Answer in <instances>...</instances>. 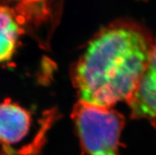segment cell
<instances>
[{"mask_svg":"<svg viewBox=\"0 0 156 155\" xmlns=\"http://www.w3.org/2000/svg\"><path fill=\"white\" fill-rule=\"evenodd\" d=\"M154 40L135 22L109 27L92 40L73 74L80 100L110 108L136 90Z\"/></svg>","mask_w":156,"mask_h":155,"instance_id":"1","label":"cell"},{"mask_svg":"<svg viewBox=\"0 0 156 155\" xmlns=\"http://www.w3.org/2000/svg\"><path fill=\"white\" fill-rule=\"evenodd\" d=\"M82 147L88 155H120L125 118L110 108L79 100L72 112Z\"/></svg>","mask_w":156,"mask_h":155,"instance_id":"2","label":"cell"},{"mask_svg":"<svg viewBox=\"0 0 156 155\" xmlns=\"http://www.w3.org/2000/svg\"><path fill=\"white\" fill-rule=\"evenodd\" d=\"M127 103L132 118L147 120L156 128V39L138 86Z\"/></svg>","mask_w":156,"mask_h":155,"instance_id":"3","label":"cell"},{"mask_svg":"<svg viewBox=\"0 0 156 155\" xmlns=\"http://www.w3.org/2000/svg\"><path fill=\"white\" fill-rule=\"evenodd\" d=\"M31 128L33 118L28 111L7 100L0 103V145L12 148L27 137Z\"/></svg>","mask_w":156,"mask_h":155,"instance_id":"4","label":"cell"},{"mask_svg":"<svg viewBox=\"0 0 156 155\" xmlns=\"http://www.w3.org/2000/svg\"><path fill=\"white\" fill-rule=\"evenodd\" d=\"M20 30L14 13L7 7L0 6V62L9 60L14 54Z\"/></svg>","mask_w":156,"mask_h":155,"instance_id":"5","label":"cell"},{"mask_svg":"<svg viewBox=\"0 0 156 155\" xmlns=\"http://www.w3.org/2000/svg\"><path fill=\"white\" fill-rule=\"evenodd\" d=\"M0 155H15V150L8 146L0 145Z\"/></svg>","mask_w":156,"mask_h":155,"instance_id":"6","label":"cell"}]
</instances>
